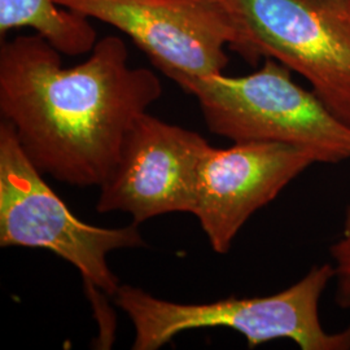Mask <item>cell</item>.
I'll list each match as a JSON object with an SVG mask.
<instances>
[{"label": "cell", "mask_w": 350, "mask_h": 350, "mask_svg": "<svg viewBox=\"0 0 350 350\" xmlns=\"http://www.w3.org/2000/svg\"><path fill=\"white\" fill-rule=\"evenodd\" d=\"M334 278V265L323 263L271 296L179 304L121 284L113 297L134 325V350L160 349L186 331L217 327L237 331L250 348L288 338L301 350H349L350 325L327 332L321 322L319 302Z\"/></svg>", "instance_id": "cell-2"}, {"label": "cell", "mask_w": 350, "mask_h": 350, "mask_svg": "<svg viewBox=\"0 0 350 350\" xmlns=\"http://www.w3.org/2000/svg\"><path fill=\"white\" fill-rule=\"evenodd\" d=\"M25 26L68 56L85 55L98 43L90 18L62 7L56 0H0L1 37Z\"/></svg>", "instance_id": "cell-9"}, {"label": "cell", "mask_w": 350, "mask_h": 350, "mask_svg": "<svg viewBox=\"0 0 350 350\" xmlns=\"http://www.w3.org/2000/svg\"><path fill=\"white\" fill-rule=\"evenodd\" d=\"M336 279V304L341 309L350 312V204L345 212L342 234L331 245Z\"/></svg>", "instance_id": "cell-10"}, {"label": "cell", "mask_w": 350, "mask_h": 350, "mask_svg": "<svg viewBox=\"0 0 350 350\" xmlns=\"http://www.w3.org/2000/svg\"><path fill=\"white\" fill-rule=\"evenodd\" d=\"M118 29L160 72L189 92L202 78L224 73L226 46L238 34L218 0H56Z\"/></svg>", "instance_id": "cell-6"}, {"label": "cell", "mask_w": 350, "mask_h": 350, "mask_svg": "<svg viewBox=\"0 0 350 350\" xmlns=\"http://www.w3.org/2000/svg\"><path fill=\"white\" fill-rule=\"evenodd\" d=\"M237 29L231 50L304 77L350 126V0H218Z\"/></svg>", "instance_id": "cell-4"}, {"label": "cell", "mask_w": 350, "mask_h": 350, "mask_svg": "<svg viewBox=\"0 0 350 350\" xmlns=\"http://www.w3.org/2000/svg\"><path fill=\"white\" fill-rule=\"evenodd\" d=\"M0 245L43 248L72 263L91 289L114 296L108 254L144 245L138 225L104 228L78 219L27 159L13 126L0 122Z\"/></svg>", "instance_id": "cell-5"}, {"label": "cell", "mask_w": 350, "mask_h": 350, "mask_svg": "<svg viewBox=\"0 0 350 350\" xmlns=\"http://www.w3.org/2000/svg\"><path fill=\"white\" fill-rule=\"evenodd\" d=\"M291 69L273 59L254 73L202 78L188 94L200 105L209 131L243 142H275L314 152L318 161L350 160V126L313 90L299 86Z\"/></svg>", "instance_id": "cell-3"}, {"label": "cell", "mask_w": 350, "mask_h": 350, "mask_svg": "<svg viewBox=\"0 0 350 350\" xmlns=\"http://www.w3.org/2000/svg\"><path fill=\"white\" fill-rule=\"evenodd\" d=\"M209 147L195 131L142 114L99 187L98 212L127 213L137 225L167 213L192 214L199 167Z\"/></svg>", "instance_id": "cell-7"}, {"label": "cell", "mask_w": 350, "mask_h": 350, "mask_svg": "<svg viewBox=\"0 0 350 350\" xmlns=\"http://www.w3.org/2000/svg\"><path fill=\"white\" fill-rule=\"evenodd\" d=\"M317 163L312 150L284 143L243 142L228 148L211 146L199 167L192 214L212 250L226 254L250 217Z\"/></svg>", "instance_id": "cell-8"}, {"label": "cell", "mask_w": 350, "mask_h": 350, "mask_svg": "<svg viewBox=\"0 0 350 350\" xmlns=\"http://www.w3.org/2000/svg\"><path fill=\"white\" fill-rule=\"evenodd\" d=\"M127 59L114 36L73 68H63L60 52L38 34L1 43V117L42 174L100 187L112 173L126 134L163 94L157 75Z\"/></svg>", "instance_id": "cell-1"}]
</instances>
